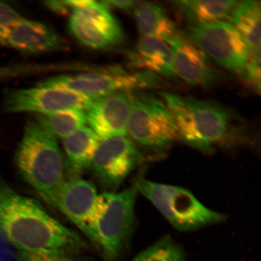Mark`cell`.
<instances>
[{"mask_svg":"<svg viewBox=\"0 0 261 261\" xmlns=\"http://www.w3.org/2000/svg\"><path fill=\"white\" fill-rule=\"evenodd\" d=\"M260 1H238L229 17L250 51L260 45Z\"/></svg>","mask_w":261,"mask_h":261,"instance_id":"20","label":"cell"},{"mask_svg":"<svg viewBox=\"0 0 261 261\" xmlns=\"http://www.w3.org/2000/svg\"><path fill=\"white\" fill-rule=\"evenodd\" d=\"M99 196L91 181L68 179L59 191L55 207L59 208L92 242Z\"/></svg>","mask_w":261,"mask_h":261,"instance_id":"12","label":"cell"},{"mask_svg":"<svg viewBox=\"0 0 261 261\" xmlns=\"http://www.w3.org/2000/svg\"><path fill=\"white\" fill-rule=\"evenodd\" d=\"M127 55L130 66L168 79L177 77L172 48L160 39L142 36Z\"/></svg>","mask_w":261,"mask_h":261,"instance_id":"16","label":"cell"},{"mask_svg":"<svg viewBox=\"0 0 261 261\" xmlns=\"http://www.w3.org/2000/svg\"><path fill=\"white\" fill-rule=\"evenodd\" d=\"M159 83L158 76L149 71L128 73L117 69L112 72L59 75L40 82L38 86L63 88L94 100L122 91L154 87Z\"/></svg>","mask_w":261,"mask_h":261,"instance_id":"9","label":"cell"},{"mask_svg":"<svg viewBox=\"0 0 261 261\" xmlns=\"http://www.w3.org/2000/svg\"><path fill=\"white\" fill-rule=\"evenodd\" d=\"M134 185L179 231H193L226 220V215L205 207L187 189L143 178Z\"/></svg>","mask_w":261,"mask_h":261,"instance_id":"5","label":"cell"},{"mask_svg":"<svg viewBox=\"0 0 261 261\" xmlns=\"http://www.w3.org/2000/svg\"><path fill=\"white\" fill-rule=\"evenodd\" d=\"M28 68L23 66L0 67V80L17 76L27 71Z\"/></svg>","mask_w":261,"mask_h":261,"instance_id":"27","label":"cell"},{"mask_svg":"<svg viewBox=\"0 0 261 261\" xmlns=\"http://www.w3.org/2000/svg\"><path fill=\"white\" fill-rule=\"evenodd\" d=\"M174 118L178 139L208 153L216 148H233L244 140L232 111L220 103L191 96L162 92Z\"/></svg>","mask_w":261,"mask_h":261,"instance_id":"2","label":"cell"},{"mask_svg":"<svg viewBox=\"0 0 261 261\" xmlns=\"http://www.w3.org/2000/svg\"><path fill=\"white\" fill-rule=\"evenodd\" d=\"M65 3L71 12L68 28L81 44L91 48L109 49L125 43L121 25L101 2L73 0Z\"/></svg>","mask_w":261,"mask_h":261,"instance_id":"7","label":"cell"},{"mask_svg":"<svg viewBox=\"0 0 261 261\" xmlns=\"http://www.w3.org/2000/svg\"><path fill=\"white\" fill-rule=\"evenodd\" d=\"M20 18H21L20 15L11 6L4 2H0V45H1L3 35L6 28L13 22Z\"/></svg>","mask_w":261,"mask_h":261,"instance_id":"25","label":"cell"},{"mask_svg":"<svg viewBox=\"0 0 261 261\" xmlns=\"http://www.w3.org/2000/svg\"><path fill=\"white\" fill-rule=\"evenodd\" d=\"M135 186L119 193L100 194L93 227L92 243L104 261H116L128 247L135 226Z\"/></svg>","mask_w":261,"mask_h":261,"instance_id":"4","label":"cell"},{"mask_svg":"<svg viewBox=\"0 0 261 261\" xmlns=\"http://www.w3.org/2000/svg\"><path fill=\"white\" fill-rule=\"evenodd\" d=\"M184 250L169 236L161 238L130 261H185Z\"/></svg>","mask_w":261,"mask_h":261,"instance_id":"22","label":"cell"},{"mask_svg":"<svg viewBox=\"0 0 261 261\" xmlns=\"http://www.w3.org/2000/svg\"><path fill=\"white\" fill-rule=\"evenodd\" d=\"M142 160L132 140L126 136L114 137L101 140L91 168L98 181L112 192L125 181Z\"/></svg>","mask_w":261,"mask_h":261,"instance_id":"11","label":"cell"},{"mask_svg":"<svg viewBox=\"0 0 261 261\" xmlns=\"http://www.w3.org/2000/svg\"><path fill=\"white\" fill-rule=\"evenodd\" d=\"M19 261H82L64 252H19Z\"/></svg>","mask_w":261,"mask_h":261,"instance_id":"24","label":"cell"},{"mask_svg":"<svg viewBox=\"0 0 261 261\" xmlns=\"http://www.w3.org/2000/svg\"><path fill=\"white\" fill-rule=\"evenodd\" d=\"M101 3L109 9L116 8L126 11L135 9L138 2L133 0H120V1L107 0Z\"/></svg>","mask_w":261,"mask_h":261,"instance_id":"26","label":"cell"},{"mask_svg":"<svg viewBox=\"0 0 261 261\" xmlns=\"http://www.w3.org/2000/svg\"><path fill=\"white\" fill-rule=\"evenodd\" d=\"M169 45L174 55L176 76L189 86L208 88L223 79V75L212 65L207 55L184 36Z\"/></svg>","mask_w":261,"mask_h":261,"instance_id":"15","label":"cell"},{"mask_svg":"<svg viewBox=\"0 0 261 261\" xmlns=\"http://www.w3.org/2000/svg\"><path fill=\"white\" fill-rule=\"evenodd\" d=\"M135 10L136 24L143 37L158 38L168 45L182 37L161 6L143 2L137 5Z\"/></svg>","mask_w":261,"mask_h":261,"instance_id":"18","label":"cell"},{"mask_svg":"<svg viewBox=\"0 0 261 261\" xmlns=\"http://www.w3.org/2000/svg\"><path fill=\"white\" fill-rule=\"evenodd\" d=\"M63 155L57 136L43 122L35 117L26 123L16 165L24 180L54 207L59 191L68 180Z\"/></svg>","mask_w":261,"mask_h":261,"instance_id":"3","label":"cell"},{"mask_svg":"<svg viewBox=\"0 0 261 261\" xmlns=\"http://www.w3.org/2000/svg\"><path fill=\"white\" fill-rule=\"evenodd\" d=\"M67 172L73 178L91 168L101 140L89 127L84 126L63 140Z\"/></svg>","mask_w":261,"mask_h":261,"instance_id":"17","label":"cell"},{"mask_svg":"<svg viewBox=\"0 0 261 261\" xmlns=\"http://www.w3.org/2000/svg\"><path fill=\"white\" fill-rule=\"evenodd\" d=\"M1 45L25 54H39L61 50L66 43L47 25L21 17L6 28Z\"/></svg>","mask_w":261,"mask_h":261,"instance_id":"14","label":"cell"},{"mask_svg":"<svg viewBox=\"0 0 261 261\" xmlns=\"http://www.w3.org/2000/svg\"><path fill=\"white\" fill-rule=\"evenodd\" d=\"M57 138L63 140L76 130L86 126V112L84 110L70 109L47 114H37Z\"/></svg>","mask_w":261,"mask_h":261,"instance_id":"21","label":"cell"},{"mask_svg":"<svg viewBox=\"0 0 261 261\" xmlns=\"http://www.w3.org/2000/svg\"><path fill=\"white\" fill-rule=\"evenodd\" d=\"M238 1L182 0L172 2L173 7L189 25L212 23L230 17Z\"/></svg>","mask_w":261,"mask_h":261,"instance_id":"19","label":"cell"},{"mask_svg":"<svg viewBox=\"0 0 261 261\" xmlns=\"http://www.w3.org/2000/svg\"><path fill=\"white\" fill-rule=\"evenodd\" d=\"M93 100L73 91L57 87L9 89L5 92L3 112L47 114L70 109L85 110Z\"/></svg>","mask_w":261,"mask_h":261,"instance_id":"10","label":"cell"},{"mask_svg":"<svg viewBox=\"0 0 261 261\" xmlns=\"http://www.w3.org/2000/svg\"><path fill=\"white\" fill-rule=\"evenodd\" d=\"M133 91H122L94 99L85 110L87 123L101 140L126 136Z\"/></svg>","mask_w":261,"mask_h":261,"instance_id":"13","label":"cell"},{"mask_svg":"<svg viewBox=\"0 0 261 261\" xmlns=\"http://www.w3.org/2000/svg\"><path fill=\"white\" fill-rule=\"evenodd\" d=\"M44 5L48 9L58 14L64 15L70 11L65 1H47L44 2Z\"/></svg>","mask_w":261,"mask_h":261,"instance_id":"28","label":"cell"},{"mask_svg":"<svg viewBox=\"0 0 261 261\" xmlns=\"http://www.w3.org/2000/svg\"><path fill=\"white\" fill-rule=\"evenodd\" d=\"M0 236L19 252H64L85 247L80 237L42 205L0 181Z\"/></svg>","mask_w":261,"mask_h":261,"instance_id":"1","label":"cell"},{"mask_svg":"<svg viewBox=\"0 0 261 261\" xmlns=\"http://www.w3.org/2000/svg\"><path fill=\"white\" fill-rule=\"evenodd\" d=\"M127 135L143 148L160 151L178 139L172 114L163 100L144 91H133Z\"/></svg>","mask_w":261,"mask_h":261,"instance_id":"6","label":"cell"},{"mask_svg":"<svg viewBox=\"0 0 261 261\" xmlns=\"http://www.w3.org/2000/svg\"><path fill=\"white\" fill-rule=\"evenodd\" d=\"M256 92L260 91V45L251 50L243 75Z\"/></svg>","mask_w":261,"mask_h":261,"instance_id":"23","label":"cell"},{"mask_svg":"<svg viewBox=\"0 0 261 261\" xmlns=\"http://www.w3.org/2000/svg\"><path fill=\"white\" fill-rule=\"evenodd\" d=\"M188 40L221 67L243 75L250 50L242 36L230 22L189 25Z\"/></svg>","mask_w":261,"mask_h":261,"instance_id":"8","label":"cell"}]
</instances>
